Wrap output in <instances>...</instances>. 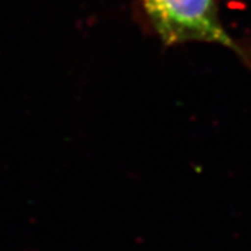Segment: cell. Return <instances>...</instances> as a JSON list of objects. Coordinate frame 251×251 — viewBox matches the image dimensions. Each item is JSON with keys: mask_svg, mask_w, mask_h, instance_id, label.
<instances>
[{"mask_svg": "<svg viewBox=\"0 0 251 251\" xmlns=\"http://www.w3.org/2000/svg\"><path fill=\"white\" fill-rule=\"evenodd\" d=\"M140 13L166 48L190 42L224 46L251 67V50L240 44L221 18L219 0H138Z\"/></svg>", "mask_w": 251, "mask_h": 251, "instance_id": "1", "label": "cell"}]
</instances>
